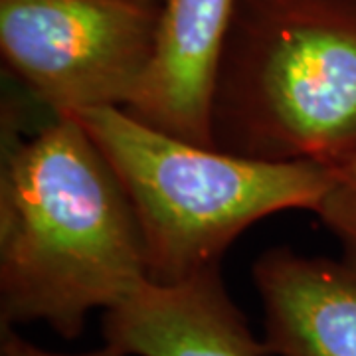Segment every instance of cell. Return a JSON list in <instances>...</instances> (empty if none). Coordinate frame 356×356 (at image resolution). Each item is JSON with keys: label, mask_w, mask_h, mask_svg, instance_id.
<instances>
[{"label": "cell", "mask_w": 356, "mask_h": 356, "mask_svg": "<svg viewBox=\"0 0 356 356\" xmlns=\"http://www.w3.org/2000/svg\"><path fill=\"white\" fill-rule=\"evenodd\" d=\"M102 332L127 356H271L226 291L220 266L170 285L140 283L103 311Z\"/></svg>", "instance_id": "cell-5"}, {"label": "cell", "mask_w": 356, "mask_h": 356, "mask_svg": "<svg viewBox=\"0 0 356 356\" xmlns=\"http://www.w3.org/2000/svg\"><path fill=\"white\" fill-rule=\"evenodd\" d=\"M315 214L341 243L343 261L356 273V154L331 168V180Z\"/></svg>", "instance_id": "cell-8"}, {"label": "cell", "mask_w": 356, "mask_h": 356, "mask_svg": "<svg viewBox=\"0 0 356 356\" xmlns=\"http://www.w3.org/2000/svg\"><path fill=\"white\" fill-rule=\"evenodd\" d=\"M111 165L135 212L154 283L220 266L252 224L283 210L315 212L331 168L228 154L163 133L119 107L72 113Z\"/></svg>", "instance_id": "cell-3"}, {"label": "cell", "mask_w": 356, "mask_h": 356, "mask_svg": "<svg viewBox=\"0 0 356 356\" xmlns=\"http://www.w3.org/2000/svg\"><path fill=\"white\" fill-rule=\"evenodd\" d=\"M145 2H153V4H161V6H163L166 0H145Z\"/></svg>", "instance_id": "cell-10"}, {"label": "cell", "mask_w": 356, "mask_h": 356, "mask_svg": "<svg viewBox=\"0 0 356 356\" xmlns=\"http://www.w3.org/2000/svg\"><path fill=\"white\" fill-rule=\"evenodd\" d=\"M149 280L139 224L111 165L72 115L32 137L4 131L0 321H42L65 339Z\"/></svg>", "instance_id": "cell-1"}, {"label": "cell", "mask_w": 356, "mask_h": 356, "mask_svg": "<svg viewBox=\"0 0 356 356\" xmlns=\"http://www.w3.org/2000/svg\"><path fill=\"white\" fill-rule=\"evenodd\" d=\"M212 149L334 168L356 154V0H236Z\"/></svg>", "instance_id": "cell-2"}, {"label": "cell", "mask_w": 356, "mask_h": 356, "mask_svg": "<svg viewBox=\"0 0 356 356\" xmlns=\"http://www.w3.org/2000/svg\"><path fill=\"white\" fill-rule=\"evenodd\" d=\"M266 343L277 356H356V273L329 257L273 248L254 264Z\"/></svg>", "instance_id": "cell-7"}, {"label": "cell", "mask_w": 356, "mask_h": 356, "mask_svg": "<svg viewBox=\"0 0 356 356\" xmlns=\"http://www.w3.org/2000/svg\"><path fill=\"white\" fill-rule=\"evenodd\" d=\"M163 6L145 0H0V54L54 115L125 109L153 62Z\"/></svg>", "instance_id": "cell-4"}, {"label": "cell", "mask_w": 356, "mask_h": 356, "mask_svg": "<svg viewBox=\"0 0 356 356\" xmlns=\"http://www.w3.org/2000/svg\"><path fill=\"white\" fill-rule=\"evenodd\" d=\"M2 356H127L125 353L117 350L113 346L105 344L103 348L81 353V355H60L38 348L36 344L28 343L22 337H18L13 329H2Z\"/></svg>", "instance_id": "cell-9"}, {"label": "cell", "mask_w": 356, "mask_h": 356, "mask_svg": "<svg viewBox=\"0 0 356 356\" xmlns=\"http://www.w3.org/2000/svg\"><path fill=\"white\" fill-rule=\"evenodd\" d=\"M236 0H166L153 62L125 107L143 123L212 149L210 95Z\"/></svg>", "instance_id": "cell-6"}]
</instances>
